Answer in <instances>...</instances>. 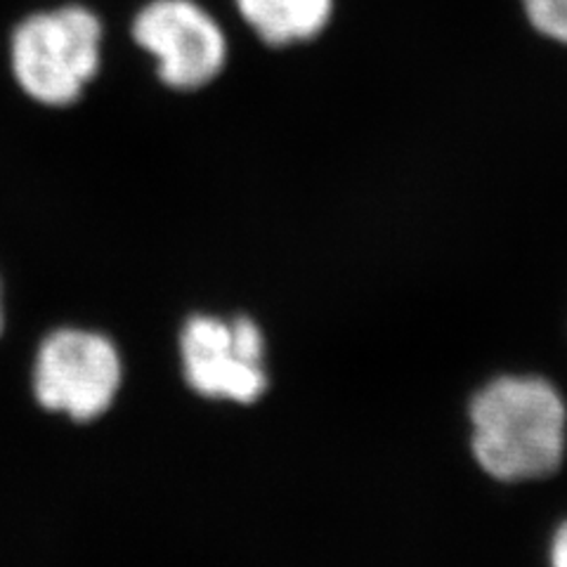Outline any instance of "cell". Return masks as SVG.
Here are the masks:
<instances>
[{"label": "cell", "mask_w": 567, "mask_h": 567, "mask_svg": "<svg viewBox=\"0 0 567 567\" xmlns=\"http://www.w3.org/2000/svg\"><path fill=\"white\" fill-rule=\"evenodd\" d=\"M0 331H3V284H0Z\"/></svg>", "instance_id": "9"}, {"label": "cell", "mask_w": 567, "mask_h": 567, "mask_svg": "<svg viewBox=\"0 0 567 567\" xmlns=\"http://www.w3.org/2000/svg\"><path fill=\"white\" fill-rule=\"evenodd\" d=\"M471 425L477 464L496 481H537L563 464L567 406L546 379H494L473 398Z\"/></svg>", "instance_id": "2"}, {"label": "cell", "mask_w": 567, "mask_h": 567, "mask_svg": "<svg viewBox=\"0 0 567 567\" xmlns=\"http://www.w3.org/2000/svg\"><path fill=\"white\" fill-rule=\"evenodd\" d=\"M520 8L535 33L567 48V0H520Z\"/></svg>", "instance_id": "7"}, {"label": "cell", "mask_w": 567, "mask_h": 567, "mask_svg": "<svg viewBox=\"0 0 567 567\" xmlns=\"http://www.w3.org/2000/svg\"><path fill=\"white\" fill-rule=\"evenodd\" d=\"M241 27L272 50H291L322 39L336 0H229Z\"/></svg>", "instance_id": "6"}, {"label": "cell", "mask_w": 567, "mask_h": 567, "mask_svg": "<svg viewBox=\"0 0 567 567\" xmlns=\"http://www.w3.org/2000/svg\"><path fill=\"white\" fill-rule=\"evenodd\" d=\"M551 567H567V523L560 525L551 544Z\"/></svg>", "instance_id": "8"}, {"label": "cell", "mask_w": 567, "mask_h": 567, "mask_svg": "<svg viewBox=\"0 0 567 567\" xmlns=\"http://www.w3.org/2000/svg\"><path fill=\"white\" fill-rule=\"evenodd\" d=\"M128 39L152 62L158 85L175 95L208 91L233 60L223 17L204 0H142L128 20Z\"/></svg>", "instance_id": "3"}, {"label": "cell", "mask_w": 567, "mask_h": 567, "mask_svg": "<svg viewBox=\"0 0 567 567\" xmlns=\"http://www.w3.org/2000/svg\"><path fill=\"white\" fill-rule=\"evenodd\" d=\"M187 383L204 398L256 402L268 390L265 336L251 317L192 315L181 331Z\"/></svg>", "instance_id": "4"}, {"label": "cell", "mask_w": 567, "mask_h": 567, "mask_svg": "<svg viewBox=\"0 0 567 567\" xmlns=\"http://www.w3.org/2000/svg\"><path fill=\"white\" fill-rule=\"evenodd\" d=\"M106 62V22L83 0L31 8L12 22L6 66L27 102L45 112L79 106L100 81Z\"/></svg>", "instance_id": "1"}, {"label": "cell", "mask_w": 567, "mask_h": 567, "mask_svg": "<svg viewBox=\"0 0 567 567\" xmlns=\"http://www.w3.org/2000/svg\"><path fill=\"white\" fill-rule=\"evenodd\" d=\"M118 383V352L95 331L74 327L52 331L35 358V398L45 410L76 421H91L110 410Z\"/></svg>", "instance_id": "5"}]
</instances>
